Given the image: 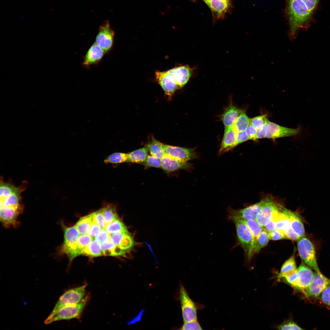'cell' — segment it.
<instances>
[{
	"label": "cell",
	"mask_w": 330,
	"mask_h": 330,
	"mask_svg": "<svg viewBox=\"0 0 330 330\" xmlns=\"http://www.w3.org/2000/svg\"><path fill=\"white\" fill-rule=\"evenodd\" d=\"M320 0H286L285 14L289 25L288 37L295 39L300 29H307L314 20Z\"/></svg>",
	"instance_id": "cell-1"
},
{
	"label": "cell",
	"mask_w": 330,
	"mask_h": 330,
	"mask_svg": "<svg viewBox=\"0 0 330 330\" xmlns=\"http://www.w3.org/2000/svg\"><path fill=\"white\" fill-rule=\"evenodd\" d=\"M23 189L1 181L0 221L6 228L16 227L19 225L18 218L24 209L20 196Z\"/></svg>",
	"instance_id": "cell-2"
},
{
	"label": "cell",
	"mask_w": 330,
	"mask_h": 330,
	"mask_svg": "<svg viewBox=\"0 0 330 330\" xmlns=\"http://www.w3.org/2000/svg\"><path fill=\"white\" fill-rule=\"evenodd\" d=\"M61 225L64 231V241L57 249V254L59 255H65L71 262L76 257V245L80 234L75 226L67 227L63 224Z\"/></svg>",
	"instance_id": "cell-3"
},
{
	"label": "cell",
	"mask_w": 330,
	"mask_h": 330,
	"mask_svg": "<svg viewBox=\"0 0 330 330\" xmlns=\"http://www.w3.org/2000/svg\"><path fill=\"white\" fill-rule=\"evenodd\" d=\"M234 223L239 244L243 249L245 256L250 260L252 258L251 252L253 247V237L248 227L242 220L230 218Z\"/></svg>",
	"instance_id": "cell-4"
},
{
	"label": "cell",
	"mask_w": 330,
	"mask_h": 330,
	"mask_svg": "<svg viewBox=\"0 0 330 330\" xmlns=\"http://www.w3.org/2000/svg\"><path fill=\"white\" fill-rule=\"evenodd\" d=\"M87 299L85 297L77 304L61 308L53 314L50 315L45 321L44 323L49 324L55 321L79 317L86 303Z\"/></svg>",
	"instance_id": "cell-5"
},
{
	"label": "cell",
	"mask_w": 330,
	"mask_h": 330,
	"mask_svg": "<svg viewBox=\"0 0 330 330\" xmlns=\"http://www.w3.org/2000/svg\"><path fill=\"white\" fill-rule=\"evenodd\" d=\"M297 248L299 255L303 262L316 272L321 273L316 258V251L311 242L304 236L297 242Z\"/></svg>",
	"instance_id": "cell-6"
},
{
	"label": "cell",
	"mask_w": 330,
	"mask_h": 330,
	"mask_svg": "<svg viewBox=\"0 0 330 330\" xmlns=\"http://www.w3.org/2000/svg\"><path fill=\"white\" fill-rule=\"evenodd\" d=\"M179 299L184 322L197 320V311L204 306L199 305L190 297L184 287L181 285L179 292Z\"/></svg>",
	"instance_id": "cell-7"
},
{
	"label": "cell",
	"mask_w": 330,
	"mask_h": 330,
	"mask_svg": "<svg viewBox=\"0 0 330 330\" xmlns=\"http://www.w3.org/2000/svg\"><path fill=\"white\" fill-rule=\"evenodd\" d=\"M86 286L85 284L65 292L60 297L50 315L53 314L64 306L76 304L81 301L85 295Z\"/></svg>",
	"instance_id": "cell-8"
},
{
	"label": "cell",
	"mask_w": 330,
	"mask_h": 330,
	"mask_svg": "<svg viewBox=\"0 0 330 330\" xmlns=\"http://www.w3.org/2000/svg\"><path fill=\"white\" fill-rule=\"evenodd\" d=\"M115 35L109 21L106 20L100 26L95 42L106 53H107L113 46Z\"/></svg>",
	"instance_id": "cell-9"
},
{
	"label": "cell",
	"mask_w": 330,
	"mask_h": 330,
	"mask_svg": "<svg viewBox=\"0 0 330 330\" xmlns=\"http://www.w3.org/2000/svg\"><path fill=\"white\" fill-rule=\"evenodd\" d=\"M330 285V279L321 273L316 272L310 285L303 292L307 298H317L322 292Z\"/></svg>",
	"instance_id": "cell-10"
},
{
	"label": "cell",
	"mask_w": 330,
	"mask_h": 330,
	"mask_svg": "<svg viewBox=\"0 0 330 330\" xmlns=\"http://www.w3.org/2000/svg\"><path fill=\"white\" fill-rule=\"evenodd\" d=\"M165 154L172 158L183 162L188 161L197 157L194 149L165 145L162 143Z\"/></svg>",
	"instance_id": "cell-11"
},
{
	"label": "cell",
	"mask_w": 330,
	"mask_h": 330,
	"mask_svg": "<svg viewBox=\"0 0 330 330\" xmlns=\"http://www.w3.org/2000/svg\"><path fill=\"white\" fill-rule=\"evenodd\" d=\"M266 198L261 201L239 210H234L229 208V218H235L242 220L250 219H255L257 214L265 204Z\"/></svg>",
	"instance_id": "cell-12"
},
{
	"label": "cell",
	"mask_w": 330,
	"mask_h": 330,
	"mask_svg": "<svg viewBox=\"0 0 330 330\" xmlns=\"http://www.w3.org/2000/svg\"><path fill=\"white\" fill-rule=\"evenodd\" d=\"M281 206V205L277 204L271 198L266 197V203L257 214L255 220L263 227Z\"/></svg>",
	"instance_id": "cell-13"
},
{
	"label": "cell",
	"mask_w": 330,
	"mask_h": 330,
	"mask_svg": "<svg viewBox=\"0 0 330 330\" xmlns=\"http://www.w3.org/2000/svg\"><path fill=\"white\" fill-rule=\"evenodd\" d=\"M269 128L266 138L275 139L280 138L295 136L301 134V127L292 129L282 127L269 121Z\"/></svg>",
	"instance_id": "cell-14"
},
{
	"label": "cell",
	"mask_w": 330,
	"mask_h": 330,
	"mask_svg": "<svg viewBox=\"0 0 330 330\" xmlns=\"http://www.w3.org/2000/svg\"><path fill=\"white\" fill-rule=\"evenodd\" d=\"M314 274L310 267L302 263L297 269V278L293 287L303 292L310 285Z\"/></svg>",
	"instance_id": "cell-15"
},
{
	"label": "cell",
	"mask_w": 330,
	"mask_h": 330,
	"mask_svg": "<svg viewBox=\"0 0 330 330\" xmlns=\"http://www.w3.org/2000/svg\"><path fill=\"white\" fill-rule=\"evenodd\" d=\"M157 81L165 93L171 96L176 89L177 86L174 77L169 70L164 72L156 71L155 73Z\"/></svg>",
	"instance_id": "cell-16"
},
{
	"label": "cell",
	"mask_w": 330,
	"mask_h": 330,
	"mask_svg": "<svg viewBox=\"0 0 330 330\" xmlns=\"http://www.w3.org/2000/svg\"><path fill=\"white\" fill-rule=\"evenodd\" d=\"M169 70L174 77L178 89L182 88L186 84L193 72V69L186 65L176 67Z\"/></svg>",
	"instance_id": "cell-17"
},
{
	"label": "cell",
	"mask_w": 330,
	"mask_h": 330,
	"mask_svg": "<svg viewBox=\"0 0 330 330\" xmlns=\"http://www.w3.org/2000/svg\"><path fill=\"white\" fill-rule=\"evenodd\" d=\"M105 52L95 42L88 49L83 58L82 64L88 68L91 65L97 64L102 59Z\"/></svg>",
	"instance_id": "cell-18"
},
{
	"label": "cell",
	"mask_w": 330,
	"mask_h": 330,
	"mask_svg": "<svg viewBox=\"0 0 330 330\" xmlns=\"http://www.w3.org/2000/svg\"><path fill=\"white\" fill-rule=\"evenodd\" d=\"M109 240L125 251H129L133 247L134 241L128 232L109 234Z\"/></svg>",
	"instance_id": "cell-19"
},
{
	"label": "cell",
	"mask_w": 330,
	"mask_h": 330,
	"mask_svg": "<svg viewBox=\"0 0 330 330\" xmlns=\"http://www.w3.org/2000/svg\"><path fill=\"white\" fill-rule=\"evenodd\" d=\"M161 168L167 173L182 169H188L192 167L190 163L181 161L166 154L161 159Z\"/></svg>",
	"instance_id": "cell-20"
},
{
	"label": "cell",
	"mask_w": 330,
	"mask_h": 330,
	"mask_svg": "<svg viewBox=\"0 0 330 330\" xmlns=\"http://www.w3.org/2000/svg\"><path fill=\"white\" fill-rule=\"evenodd\" d=\"M237 133L233 126L225 127L219 155H221L236 147Z\"/></svg>",
	"instance_id": "cell-21"
},
{
	"label": "cell",
	"mask_w": 330,
	"mask_h": 330,
	"mask_svg": "<svg viewBox=\"0 0 330 330\" xmlns=\"http://www.w3.org/2000/svg\"><path fill=\"white\" fill-rule=\"evenodd\" d=\"M242 110L231 103L225 110L221 119L225 127H233Z\"/></svg>",
	"instance_id": "cell-22"
},
{
	"label": "cell",
	"mask_w": 330,
	"mask_h": 330,
	"mask_svg": "<svg viewBox=\"0 0 330 330\" xmlns=\"http://www.w3.org/2000/svg\"><path fill=\"white\" fill-rule=\"evenodd\" d=\"M283 211L288 215L290 226L300 238L305 236V231L304 225L298 214L283 207Z\"/></svg>",
	"instance_id": "cell-23"
},
{
	"label": "cell",
	"mask_w": 330,
	"mask_h": 330,
	"mask_svg": "<svg viewBox=\"0 0 330 330\" xmlns=\"http://www.w3.org/2000/svg\"><path fill=\"white\" fill-rule=\"evenodd\" d=\"M230 0H211L209 8L217 19H222L230 7Z\"/></svg>",
	"instance_id": "cell-24"
},
{
	"label": "cell",
	"mask_w": 330,
	"mask_h": 330,
	"mask_svg": "<svg viewBox=\"0 0 330 330\" xmlns=\"http://www.w3.org/2000/svg\"><path fill=\"white\" fill-rule=\"evenodd\" d=\"M101 248L103 255L113 256H124L125 251L108 240L101 244Z\"/></svg>",
	"instance_id": "cell-25"
},
{
	"label": "cell",
	"mask_w": 330,
	"mask_h": 330,
	"mask_svg": "<svg viewBox=\"0 0 330 330\" xmlns=\"http://www.w3.org/2000/svg\"><path fill=\"white\" fill-rule=\"evenodd\" d=\"M270 239L268 232L263 228L254 241L251 254L252 257L267 244Z\"/></svg>",
	"instance_id": "cell-26"
},
{
	"label": "cell",
	"mask_w": 330,
	"mask_h": 330,
	"mask_svg": "<svg viewBox=\"0 0 330 330\" xmlns=\"http://www.w3.org/2000/svg\"><path fill=\"white\" fill-rule=\"evenodd\" d=\"M94 222L91 214L81 218L75 225L80 235L88 234Z\"/></svg>",
	"instance_id": "cell-27"
},
{
	"label": "cell",
	"mask_w": 330,
	"mask_h": 330,
	"mask_svg": "<svg viewBox=\"0 0 330 330\" xmlns=\"http://www.w3.org/2000/svg\"><path fill=\"white\" fill-rule=\"evenodd\" d=\"M148 152L147 148L145 146L129 152L127 153V160L126 162L140 164L146 159L148 155Z\"/></svg>",
	"instance_id": "cell-28"
},
{
	"label": "cell",
	"mask_w": 330,
	"mask_h": 330,
	"mask_svg": "<svg viewBox=\"0 0 330 330\" xmlns=\"http://www.w3.org/2000/svg\"><path fill=\"white\" fill-rule=\"evenodd\" d=\"M100 244L97 240L95 238L93 239L90 244L83 251L81 255L91 257H98L103 255Z\"/></svg>",
	"instance_id": "cell-29"
},
{
	"label": "cell",
	"mask_w": 330,
	"mask_h": 330,
	"mask_svg": "<svg viewBox=\"0 0 330 330\" xmlns=\"http://www.w3.org/2000/svg\"><path fill=\"white\" fill-rule=\"evenodd\" d=\"M297 271L294 254L283 264L278 276V279L290 275Z\"/></svg>",
	"instance_id": "cell-30"
},
{
	"label": "cell",
	"mask_w": 330,
	"mask_h": 330,
	"mask_svg": "<svg viewBox=\"0 0 330 330\" xmlns=\"http://www.w3.org/2000/svg\"><path fill=\"white\" fill-rule=\"evenodd\" d=\"M150 155L161 159L166 154L162 143L152 138V141L146 146Z\"/></svg>",
	"instance_id": "cell-31"
},
{
	"label": "cell",
	"mask_w": 330,
	"mask_h": 330,
	"mask_svg": "<svg viewBox=\"0 0 330 330\" xmlns=\"http://www.w3.org/2000/svg\"><path fill=\"white\" fill-rule=\"evenodd\" d=\"M283 207L281 206L279 211L276 221V229L283 231L290 226L289 217L283 210Z\"/></svg>",
	"instance_id": "cell-32"
},
{
	"label": "cell",
	"mask_w": 330,
	"mask_h": 330,
	"mask_svg": "<svg viewBox=\"0 0 330 330\" xmlns=\"http://www.w3.org/2000/svg\"><path fill=\"white\" fill-rule=\"evenodd\" d=\"M250 120L245 111L242 110L233 126L237 132L245 131L250 123Z\"/></svg>",
	"instance_id": "cell-33"
},
{
	"label": "cell",
	"mask_w": 330,
	"mask_h": 330,
	"mask_svg": "<svg viewBox=\"0 0 330 330\" xmlns=\"http://www.w3.org/2000/svg\"><path fill=\"white\" fill-rule=\"evenodd\" d=\"M93 239L89 235H81L77 239L75 249L76 257L81 255L83 251L88 246Z\"/></svg>",
	"instance_id": "cell-34"
},
{
	"label": "cell",
	"mask_w": 330,
	"mask_h": 330,
	"mask_svg": "<svg viewBox=\"0 0 330 330\" xmlns=\"http://www.w3.org/2000/svg\"><path fill=\"white\" fill-rule=\"evenodd\" d=\"M242 220L246 224L251 233L253 237V246L255 240L262 230L263 227L255 219Z\"/></svg>",
	"instance_id": "cell-35"
},
{
	"label": "cell",
	"mask_w": 330,
	"mask_h": 330,
	"mask_svg": "<svg viewBox=\"0 0 330 330\" xmlns=\"http://www.w3.org/2000/svg\"><path fill=\"white\" fill-rule=\"evenodd\" d=\"M105 230L109 234L119 232H127V227L118 218L106 226Z\"/></svg>",
	"instance_id": "cell-36"
},
{
	"label": "cell",
	"mask_w": 330,
	"mask_h": 330,
	"mask_svg": "<svg viewBox=\"0 0 330 330\" xmlns=\"http://www.w3.org/2000/svg\"><path fill=\"white\" fill-rule=\"evenodd\" d=\"M106 226L117 218L116 208L114 206L109 205L102 208Z\"/></svg>",
	"instance_id": "cell-37"
},
{
	"label": "cell",
	"mask_w": 330,
	"mask_h": 330,
	"mask_svg": "<svg viewBox=\"0 0 330 330\" xmlns=\"http://www.w3.org/2000/svg\"><path fill=\"white\" fill-rule=\"evenodd\" d=\"M127 157V153L115 152L107 157L104 160V162L106 164H118L126 162Z\"/></svg>",
	"instance_id": "cell-38"
},
{
	"label": "cell",
	"mask_w": 330,
	"mask_h": 330,
	"mask_svg": "<svg viewBox=\"0 0 330 330\" xmlns=\"http://www.w3.org/2000/svg\"><path fill=\"white\" fill-rule=\"evenodd\" d=\"M145 167L161 168V159L152 155H148L143 162L140 163Z\"/></svg>",
	"instance_id": "cell-39"
},
{
	"label": "cell",
	"mask_w": 330,
	"mask_h": 330,
	"mask_svg": "<svg viewBox=\"0 0 330 330\" xmlns=\"http://www.w3.org/2000/svg\"><path fill=\"white\" fill-rule=\"evenodd\" d=\"M269 120L266 115H260L250 119V123L257 130L261 129Z\"/></svg>",
	"instance_id": "cell-40"
},
{
	"label": "cell",
	"mask_w": 330,
	"mask_h": 330,
	"mask_svg": "<svg viewBox=\"0 0 330 330\" xmlns=\"http://www.w3.org/2000/svg\"><path fill=\"white\" fill-rule=\"evenodd\" d=\"M91 214L94 222L102 230L105 229L106 225L102 208Z\"/></svg>",
	"instance_id": "cell-41"
},
{
	"label": "cell",
	"mask_w": 330,
	"mask_h": 330,
	"mask_svg": "<svg viewBox=\"0 0 330 330\" xmlns=\"http://www.w3.org/2000/svg\"><path fill=\"white\" fill-rule=\"evenodd\" d=\"M181 330H202L203 329L197 320L184 322Z\"/></svg>",
	"instance_id": "cell-42"
},
{
	"label": "cell",
	"mask_w": 330,
	"mask_h": 330,
	"mask_svg": "<svg viewBox=\"0 0 330 330\" xmlns=\"http://www.w3.org/2000/svg\"><path fill=\"white\" fill-rule=\"evenodd\" d=\"M318 298L324 303L330 306V285L322 292Z\"/></svg>",
	"instance_id": "cell-43"
},
{
	"label": "cell",
	"mask_w": 330,
	"mask_h": 330,
	"mask_svg": "<svg viewBox=\"0 0 330 330\" xmlns=\"http://www.w3.org/2000/svg\"><path fill=\"white\" fill-rule=\"evenodd\" d=\"M269 233L270 239L276 240L283 239H286V236L283 231L275 229Z\"/></svg>",
	"instance_id": "cell-44"
},
{
	"label": "cell",
	"mask_w": 330,
	"mask_h": 330,
	"mask_svg": "<svg viewBox=\"0 0 330 330\" xmlns=\"http://www.w3.org/2000/svg\"><path fill=\"white\" fill-rule=\"evenodd\" d=\"M245 132L248 139L253 140L257 139V130L250 123H249Z\"/></svg>",
	"instance_id": "cell-45"
},
{
	"label": "cell",
	"mask_w": 330,
	"mask_h": 330,
	"mask_svg": "<svg viewBox=\"0 0 330 330\" xmlns=\"http://www.w3.org/2000/svg\"><path fill=\"white\" fill-rule=\"evenodd\" d=\"M278 328L280 330H302L298 325L292 321L284 322L280 325Z\"/></svg>",
	"instance_id": "cell-46"
},
{
	"label": "cell",
	"mask_w": 330,
	"mask_h": 330,
	"mask_svg": "<svg viewBox=\"0 0 330 330\" xmlns=\"http://www.w3.org/2000/svg\"><path fill=\"white\" fill-rule=\"evenodd\" d=\"M279 210L274 213L271 219L263 227L264 229L268 232H270L276 229V221L277 215Z\"/></svg>",
	"instance_id": "cell-47"
},
{
	"label": "cell",
	"mask_w": 330,
	"mask_h": 330,
	"mask_svg": "<svg viewBox=\"0 0 330 330\" xmlns=\"http://www.w3.org/2000/svg\"><path fill=\"white\" fill-rule=\"evenodd\" d=\"M283 232L286 236V239L293 241H297L300 238L292 230L291 226L284 231Z\"/></svg>",
	"instance_id": "cell-48"
},
{
	"label": "cell",
	"mask_w": 330,
	"mask_h": 330,
	"mask_svg": "<svg viewBox=\"0 0 330 330\" xmlns=\"http://www.w3.org/2000/svg\"><path fill=\"white\" fill-rule=\"evenodd\" d=\"M101 230V229L94 221L92 224L88 235L93 239L100 233Z\"/></svg>",
	"instance_id": "cell-49"
},
{
	"label": "cell",
	"mask_w": 330,
	"mask_h": 330,
	"mask_svg": "<svg viewBox=\"0 0 330 330\" xmlns=\"http://www.w3.org/2000/svg\"><path fill=\"white\" fill-rule=\"evenodd\" d=\"M94 238L99 242L101 244L109 240V233L105 229H103L102 230L100 233Z\"/></svg>",
	"instance_id": "cell-50"
},
{
	"label": "cell",
	"mask_w": 330,
	"mask_h": 330,
	"mask_svg": "<svg viewBox=\"0 0 330 330\" xmlns=\"http://www.w3.org/2000/svg\"><path fill=\"white\" fill-rule=\"evenodd\" d=\"M248 139H249L245 131L237 132L236 146L238 144L244 142Z\"/></svg>",
	"instance_id": "cell-51"
},
{
	"label": "cell",
	"mask_w": 330,
	"mask_h": 330,
	"mask_svg": "<svg viewBox=\"0 0 330 330\" xmlns=\"http://www.w3.org/2000/svg\"><path fill=\"white\" fill-rule=\"evenodd\" d=\"M269 121L261 129L257 130L258 139L266 138L269 128Z\"/></svg>",
	"instance_id": "cell-52"
},
{
	"label": "cell",
	"mask_w": 330,
	"mask_h": 330,
	"mask_svg": "<svg viewBox=\"0 0 330 330\" xmlns=\"http://www.w3.org/2000/svg\"><path fill=\"white\" fill-rule=\"evenodd\" d=\"M209 7L211 0H203Z\"/></svg>",
	"instance_id": "cell-53"
}]
</instances>
